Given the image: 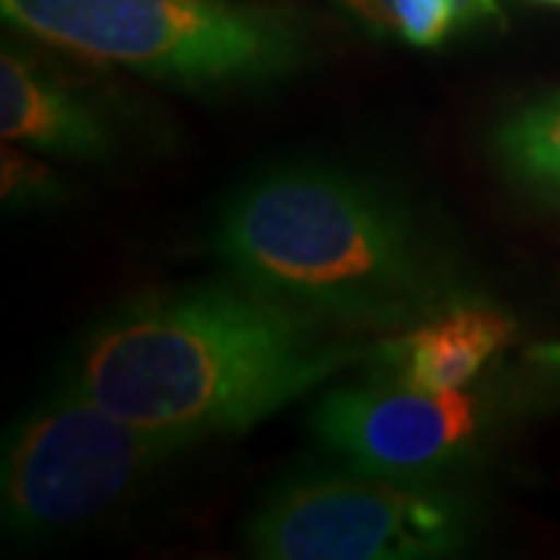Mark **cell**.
Segmentation results:
<instances>
[{
    "instance_id": "cell-6",
    "label": "cell",
    "mask_w": 560,
    "mask_h": 560,
    "mask_svg": "<svg viewBox=\"0 0 560 560\" xmlns=\"http://www.w3.org/2000/svg\"><path fill=\"white\" fill-rule=\"evenodd\" d=\"M511 393L486 381L427 393L368 377L327 389L312 408V433L342 464L399 480H458L511 420Z\"/></svg>"
},
{
    "instance_id": "cell-12",
    "label": "cell",
    "mask_w": 560,
    "mask_h": 560,
    "mask_svg": "<svg viewBox=\"0 0 560 560\" xmlns=\"http://www.w3.org/2000/svg\"><path fill=\"white\" fill-rule=\"evenodd\" d=\"M533 3H541V7H560V0H533Z\"/></svg>"
},
{
    "instance_id": "cell-10",
    "label": "cell",
    "mask_w": 560,
    "mask_h": 560,
    "mask_svg": "<svg viewBox=\"0 0 560 560\" xmlns=\"http://www.w3.org/2000/svg\"><path fill=\"white\" fill-rule=\"evenodd\" d=\"M495 153L511 178L560 202V97L511 113L495 131Z\"/></svg>"
},
{
    "instance_id": "cell-9",
    "label": "cell",
    "mask_w": 560,
    "mask_h": 560,
    "mask_svg": "<svg viewBox=\"0 0 560 560\" xmlns=\"http://www.w3.org/2000/svg\"><path fill=\"white\" fill-rule=\"evenodd\" d=\"M368 35L440 50L470 32L504 25L501 0H334Z\"/></svg>"
},
{
    "instance_id": "cell-4",
    "label": "cell",
    "mask_w": 560,
    "mask_h": 560,
    "mask_svg": "<svg viewBox=\"0 0 560 560\" xmlns=\"http://www.w3.org/2000/svg\"><path fill=\"white\" fill-rule=\"evenodd\" d=\"M197 442L119 418L62 368L10 423L0 521L16 545L69 539L143 499Z\"/></svg>"
},
{
    "instance_id": "cell-3",
    "label": "cell",
    "mask_w": 560,
    "mask_h": 560,
    "mask_svg": "<svg viewBox=\"0 0 560 560\" xmlns=\"http://www.w3.org/2000/svg\"><path fill=\"white\" fill-rule=\"evenodd\" d=\"M32 38L184 91L265 88L312 57L308 22L259 0H0Z\"/></svg>"
},
{
    "instance_id": "cell-11",
    "label": "cell",
    "mask_w": 560,
    "mask_h": 560,
    "mask_svg": "<svg viewBox=\"0 0 560 560\" xmlns=\"http://www.w3.org/2000/svg\"><path fill=\"white\" fill-rule=\"evenodd\" d=\"M0 184H3V206L13 212L60 206L69 200V187L57 168L38 160L35 150L20 143H7L0 153Z\"/></svg>"
},
{
    "instance_id": "cell-5",
    "label": "cell",
    "mask_w": 560,
    "mask_h": 560,
    "mask_svg": "<svg viewBox=\"0 0 560 560\" xmlns=\"http://www.w3.org/2000/svg\"><path fill=\"white\" fill-rule=\"evenodd\" d=\"M480 499L460 480H399L355 464L275 482L243 523L261 560H436L482 533Z\"/></svg>"
},
{
    "instance_id": "cell-7",
    "label": "cell",
    "mask_w": 560,
    "mask_h": 560,
    "mask_svg": "<svg viewBox=\"0 0 560 560\" xmlns=\"http://www.w3.org/2000/svg\"><path fill=\"white\" fill-rule=\"evenodd\" d=\"M514 318L482 300H467L420 320L371 349V374L427 393L467 389L511 349Z\"/></svg>"
},
{
    "instance_id": "cell-8",
    "label": "cell",
    "mask_w": 560,
    "mask_h": 560,
    "mask_svg": "<svg viewBox=\"0 0 560 560\" xmlns=\"http://www.w3.org/2000/svg\"><path fill=\"white\" fill-rule=\"evenodd\" d=\"M0 131L3 143L57 160L109 162L119 153L116 125L94 103L10 47L0 57Z\"/></svg>"
},
{
    "instance_id": "cell-2",
    "label": "cell",
    "mask_w": 560,
    "mask_h": 560,
    "mask_svg": "<svg viewBox=\"0 0 560 560\" xmlns=\"http://www.w3.org/2000/svg\"><path fill=\"white\" fill-rule=\"evenodd\" d=\"M231 280L337 330L399 334L474 300L455 253L381 180L278 162L241 180L212 224Z\"/></svg>"
},
{
    "instance_id": "cell-1",
    "label": "cell",
    "mask_w": 560,
    "mask_h": 560,
    "mask_svg": "<svg viewBox=\"0 0 560 560\" xmlns=\"http://www.w3.org/2000/svg\"><path fill=\"white\" fill-rule=\"evenodd\" d=\"M371 349L234 280L125 302L66 371L119 418L202 445L253 430Z\"/></svg>"
}]
</instances>
